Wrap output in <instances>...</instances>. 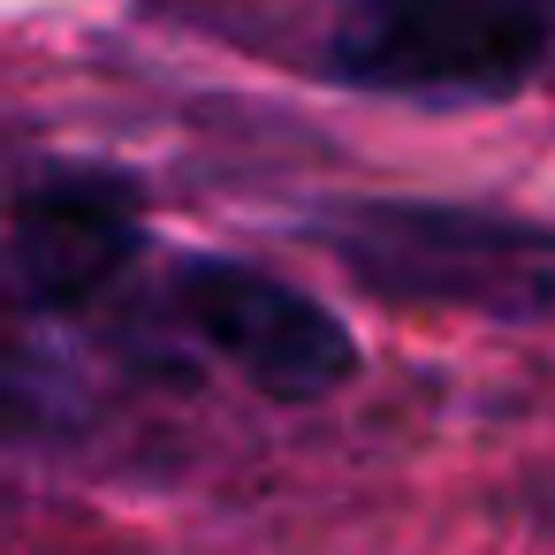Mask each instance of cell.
<instances>
[{
  "label": "cell",
  "mask_w": 555,
  "mask_h": 555,
  "mask_svg": "<svg viewBox=\"0 0 555 555\" xmlns=\"http://www.w3.org/2000/svg\"><path fill=\"white\" fill-rule=\"evenodd\" d=\"M320 244L343 274L388 305L426 312H487V320H540L555 312V229L487 206L441 198H365L343 206Z\"/></svg>",
  "instance_id": "obj_1"
},
{
  "label": "cell",
  "mask_w": 555,
  "mask_h": 555,
  "mask_svg": "<svg viewBox=\"0 0 555 555\" xmlns=\"http://www.w3.org/2000/svg\"><path fill=\"white\" fill-rule=\"evenodd\" d=\"M555 54V0H343L327 77L373 100L472 107L525 92Z\"/></svg>",
  "instance_id": "obj_2"
},
{
  "label": "cell",
  "mask_w": 555,
  "mask_h": 555,
  "mask_svg": "<svg viewBox=\"0 0 555 555\" xmlns=\"http://www.w3.org/2000/svg\"><path fill=\"white\" fill-rule=\"evenodd\" d=\"M168 305L198 350H214L267 403H320L358 373V335L297 282L244 259H183Z\"/></svg>",
  "instance_id": "obj_3"
},
{
  "label": "cell",
  "mask_w": 555,
  "mask_h": 555,
  "mask_svg": "<svg viewBox=\"0 0 555 555\" xmlns=\"http://www.w3.org/2000/svg\"><path fill=\"white\" fill-rule=\"evenodd\" d=\"M145 251V191L115 168H62L16 198L0 236V289L31 312H77L107 297Z\"/></svg>",
  "instance_id": "obj_4"
}]
</instances>
